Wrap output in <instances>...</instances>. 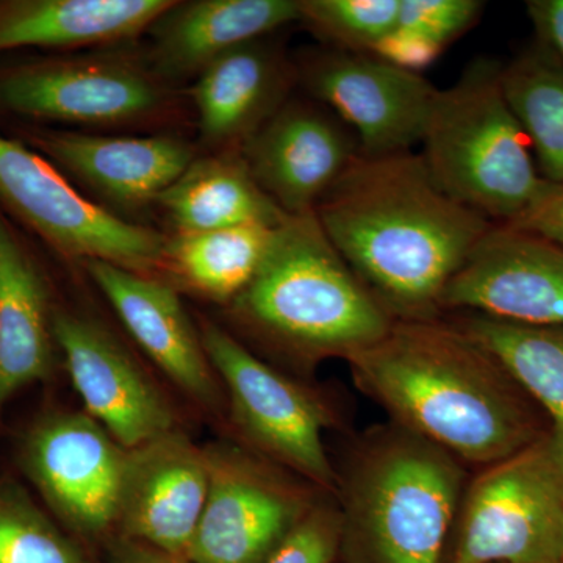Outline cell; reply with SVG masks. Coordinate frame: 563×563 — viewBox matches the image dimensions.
<instances>
[{"label":"cell","instance_id":"cell-28","mask_svg":"<svg viewBox=\"0 0 563 563\" xmlns=\"http://www.w3.org/2000/svg\"><path fill=\"white\" fill-rule=\"evenodd\" d=\"M0 563L84 562L22 488L0 483Z\"/></svg>","mask_w":563,"mask_h":563},{"label":"cell","instance_id":"cell-1","mask_svg":"<svg viewBox=\"0 0 563 563\" xmlns=\"http://www.w3.org/2000/svg\"><path fill=\"white\" fill-rule=\"evenodd\" d=\"M314 213L395 321L442 318L448 282L493 225L448 196L412 151L358 155Z\"/></svg>","mask_w":563,"mask_h":563},{"label":"cell","instance_id":"cell-30","mask_svg":"<svg viewBox=\"0 0 563 563\" xmlns=\"http://www.w3.org/2000/svg\"><path fill=\"white\" fill-rule=\"evenodd\" d=\"M484 9L479 0H401L396 25L446 49L479 21Z\"/></svg>","mask_w":563,"mask_h":563},{"label":"cell","instance_id":"cell-14","mask_svg":"<svg viewBox=\"0 0 563 563\" xmlns=\"http://www.w3.org/2000/svg\"><path fill=\"white\" fill-rule=\"evenodd\" d=\"M440 312L563 328V247L536 233L493 224L448 282Z\"/></svg>","mask_w":563,"mask_h":563},{"label":"cell","instance_id":"cell-22","mask_svg":"<svg viewBox=\"0 0 563 563\" xmlns=\"http://www.w3.org/2000/svg\"><path fill=\"white\" fill-rule=\"evenodd\" d=\"M173 0H0V52L110 49L144 35Z\"/></svg>","mask_w":563,"mask_h":563},{"label":"cell","instance_id":"cell-9","mask_svg":"<svg viewBox=\"0 0 563 563\" xmlns=\"http://www.w3.org/2000/svg\"><path fill=\"white\" fill-rule=\"evenodd\" d=\"M0 206L70 263H113L161 273L166 235L114 217L74 188L46 157L0 133Z\"/></svg>","mask_w":563,"mask_h":563},{"label":"cell","instance_id":"cell-16","mask_svg":"<svg viewBox=\"0 0 563 563\" xmlns=\"http://www.w3.org/2000/svg\"><path fill=\"white\" fill-rule=\"evenodd\" d=\"M207 493L206 448L174 429L125 451L114 531L188 559Z\"/></svg>","mask_w":563,"mask_h":563},{"label":"cell","instance_id":"cell-24","mask_svg":"<svg viewBox=\"0 0 563 563\" xmlns=\"http://www.w3.org/2000/svg\"><path fill=\"white\" fill-rule=\"evenodd\" d=\"M277 228L244 224L220 231L169 233L157 279L174 290L228 307L254 279Z\"/></svg>","mask_w":563,"mask_h":563},{"label":"cell","instance_id":"cell-2","mask_svg":"<svg viewBox=\"0 0 563 563\" xmlns=\"http://www.w3.org/2000/svg\"><path fill=\"white\" fill-rule=\"evenodd\" d=\"M355 387L462 463L488 466L551 431L531 396L450 320H399L347 358Z\"/></svg>","mask_w":563,"mask_h":563},{"label":"cell","instance_id":"cell-19","mask_svg":"<svg viewBox=\"0 0 563 563\" xmlns=\"http://www.w3.org/2000/svg\"><path fill=\"white\" fill-rule=\"evenodd\" d=\"M295 85L296 63L273 41H251L222 55L191 85L202 147L242 151L291 98Z\"/></svg>","mask_w":563,"mask_h":563},{"label":"cell","instance_id":"cell-21","mask_svg":"<svg viewBox=\"0 0 563 563\" xmlns=\"http://www.w3.org/2000/svg\"><path fill=\"white\" fill-rule=\"evenodd\" d=\"M55 309L31 247L0 206V412L54 368Z\"/></svg>","mask_w":563,"mask_h":563},{"label":"cell","instance_id":"cell-13","mask_svg":"<svg viewBox=\"0 0 563 563\" xmlns=\"http://www.w3.org/2000/svg\"><path fill=\"white\" fill-rule=\"evenodd\" d=\"M32 150L76 180L92 201L121 220L135 222L198 157L190 141L174 133H107L32 128L24 131Z\"/></svg>","mask_w":563,"mask_h":563},{"label":"cell","instance_id":"cell-26","mask_svg":"<svg viewBox=\"0 0 563 563\" xmlns=\"http://www.w3.org/2000/svg\"><path fill=\"white\" fill-rule=\"evenodd\" d=\"M501 85L531 144L540 176L563 184V62L536 38L504 63Z\"/></svg>","mask_w":563,"mask_h":563},{"label":"cell","instance_id":"cell-33","mask_svg":"<svg viewBox=\"0 0 563 563\" xmlns=\"http://www.w3.org/2000/svg\"><path fill=\"white\" fill-rule=\"evenodd\" d=\"M536 38L563 62V0H529L526 2Z\"/></svg>","mask_w":563,"mask_h":563},{"label":"cell","instance_id":"cell-5","mask_svg":"<svg viewBox=\"0 0 563 563\" xmlns=\"http://www.w3.org/2000/svg\"><path fill=\"white\" fill-rule=\"evenodd\" d=\"M504 63L479 57L440 90L421 157L448 196L493 224L517 221L542 190L531 144L501 85Z\"/></svg>","mask_w":563,"mask_h":563},{"label":"cell","instance_id":"cell-20","mask_svg":"<svg viewBox=\"0 0 563 563\" xmlns=\"http://www.w3.org/2000/svg\"><path fill=\"white\" fill-rule=\"evenodd\" d=\"M299 21V0L173 2L151 25L143 52L152 70L177 87L243 44Z\"/></svg>","mask_w":563,"mask_h":563},{"label":"cell","instance_id":"cell-8","mask_svg":"<svg viewBox=\"0 0 563 563\" xmlns=\"http://www.w3.org/2000/svg\"><path fill=\"white\" fill-rule=\"evenodd\" d=\"M453 563H563V444L548 432L468 481Z\"/></svg>","mask_w":563,"mask_h":563},{"label":"cell","instance_id":"cell-25","mask_svg":"<svg viewBox=\"0 0 563 563\" xmlns=\"http://www.w3.org/2000/svg\"><path fill=\"white\" fill-rule=\"evenodd\" d=\"M450 321L490 351L550 421L563 444V328L523 325L473 312Z\"/></svg>","mask_w":563,"mask_h":563},{"label":"cell","instance_id":"cell-29","mask_svg":"<svg viewBox=\"0 0 563 563\" xmlns=\"http://www.w3.org/2000/svg\"><path fill=\"white\" fill-rule=\"evenodd\" d=\"M342 548L339 504L321 495L263 563H332Z\"/></svg>","mask_w":563,"mask_h":563},{"label":"cell","instance_id":"cell-4","mask_svg":"<svg viewBox=\"0 0 563 563\" xmlns=\"http://www.w3.org/2000/svg\"><path fill=\"white\" fill-rule=\"evenodd\" d=\"M466 481L463 463L395 422L358 437L336 470L342 547L368 563H440Z\"/></svg>","mask_w":563,"mask_h":563},{"label":"cell","instance_id":"cell-27","mask_svg":"<svg viewBox=\"0 0 563 563\" xmlns=\"http://www.w3.org/2000/svg\"><path fill=\"white\" fill-rule=\"evenodd\" d=\"M401 0H299V21L331 49L369 52L398 24Z\"/></svg>","mask_w":563,"mask_h":563},{"label":"cell","instance_id":"cell-7","mask_svg":"<svg viewBox=\"0 0 563 563\" xmlns=\"http://www.w3.org/2000/svg\"><path fill=\"white\" fill-rule=\"evenodd\" d=\"M199 333L228 393L243 446L335 498L336 468L325 451L324 432L336 418L328 401L263 362L217 322L202 320Z\"/></svg>","mask_w":563,"mask_h":563},{"label":"cell","instance_id":"cell-31","mask_svg":"<svg viewBox=\"0 0 563 563\" xmlns=\"http://www.w3.org/2000/svg\"><path fill=\"white\" fill-rule=\"evenodd\" d=\"M443 51V47L433 41L396 25L377 43L372 54L398 68L421 74L422 69L429 68L433 62L439 60Z\"/></svg>","mask_w":563,"mask_h":563},{"label":"cell","instance_id":"cell-23","mask_svg":"<svg viewBox=\"0 0 563 563\" xmlns=\"http://www.w3.org/2000/svg\"><path fill=\"white\" fill-rule=\"evenodd\" d=\"M155 207L172 233L220 231L244 224L279 225L288 217L262 190L242 151L198 155Z\"/></svg>","mask_w":563,"mask_h":563},{"label":"cell","instance_id":"cell-12","mask_svg":"<svg viewBox=\"0 0 563 563\" xmlns=\"http://www.w3.org/2000/svg\"><path fill=\"white\" fill-rule=\"evenodd\" d=\"M125 451L85 412H54L33 424L21 459L47 506L73 531L107 536L117 526Z\"/></svg>","mask_w":563,"mask_h":563},{"label":"cell","instance_id":"cell-15","mask_svg":"<svg viewBox=\"0 0 563 563\" xmlns=\"http://www.w3.org/2000/svg\"><path fill=\"white\" fill-rule=\"evenodd\" d=\"M54 335L85 413L124 450L177 429L172 404L101 322L55 309Z\"/></svg>","mask_w":563,"mask_h":563},{"label":"cell","instance_id":"cell-11","mask_svg":"<svg viewBox=\"0 0 563 563\" xmlns=\"http://www.w3.org/2000/svg\"><path fill=\"white\" fill-rule=\"evenodd\" d=\"M296 63L298 85L350 125L365 157L410 152L421 143L439 88L422 74L369 52L310 51Z\"/></svg>","mask_w":563,"mask_h":563},{"label":"cell","instance_id":"cell-32","mask_svg":"<svg viewBox=\"0 0 563 563\" xmlns=\"http://www.w3.org/2000/svg\"><path fill=\"white\" fill-rule=\"evenodd\" d=\"M509 228L536 233L563 247V184L544 180L531 206Z\"/></svg>","mask_w":563,"mask_h":563},{"label":"cell","instance_id":"cell-17","mask_svg":"<svg viewBox=\"0 0 563 563\" xmlns=\"http://www.w3.org/2000/svg\"><path fill=\"white\" fill-rule=\"evenodd\" d=\"M262 190L290 217L310 213L361 155L357 136L332 110L290 98L242 147Z\"/></svg>","mask_w":563,"mask_h":563},{"label":"cell","instance_id":"cell-34","mask_svg":"<svg viewBox=\"0 0 563 563\" xmlns=\"http://www.w3.org/2000/svg\"><path fill=\"white\" fill-rule=\"evenodd\" d=\"M111 563H192L190 559L179 558L152 548L150 544L118 537L110 544Z\"/></svg>","mask_w":563,"mask_h":563},{"label":"cell","instance_id":"cell-3","mask_svg":"<svg viewBox=\"0 0 563 563\" xmlns=\"http://www.w3.org/2000/svg\"><path fill=\"white\" fill-rule=\"evenodd\" d=\"M225 309L244 339L302 372L329 358L347 361L395 322L333 247L314 211L285 218L254 279Z\"/></svg>","mask_w":563,"mask_h":563},{"label":"cell","instance_id":"cell-18","mask_svg":"<svg viewBox=\"0 0 563 563\" xmlns=\"http://www.w3.org/2000/svg\"><path fill=\"white\" fill-rule=\"evenodd\" d=\"M84 268L133 340L165 376L192 401L209 410L220 409V377L179 291L166 282L113 263L91 261Z\"/></svg>","mask_w":563,"mask_h":563},{"label":"cell","instance_id":"cell-6","mask_svg":"<svg viewBox=\"0 0 563 563\" xmlns=\"http://www.w3.org/2000/svg\"><path fill=\"white\" fill-rule=\"evenodd\" d=\"M0 109L87 129L162 132L176 122L180 101L143 52L121 46L0 69Z\"/></svg>","mask_w":563,"mask_h":563},{"label":"cell","instance_id":"cell-10","mask_svg":"<svg viewBox=\"0 0 563 563\" xmlns=\"http://www.w3.org/2000/svg\"><path fill=\"white\" fill-rule=\"evenodd\" d=\"M206 453L209 493L192 563L265 562L325 495L239 444H210Z\"/></svg>","mask_w":563,"mask_h":563}]
</instances>
